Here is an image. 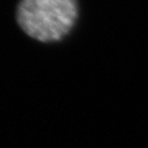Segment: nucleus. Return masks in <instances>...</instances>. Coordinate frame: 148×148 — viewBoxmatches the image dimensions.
<instances>
[{"mask_svg":"<svg viewBox=\"0 0 148 148\" xmlns=\"http://www.w3.org/2000/svg\"><path fill=\"white\" fill-rule=\"evenodd\" d=\"M78 16L77 0H20L16 20L29 36L40 42L62 40Z\"/></svg>","mask_w":148,"mask_h":148,"instance_id":"f257e3e1","label":"nucleus"}]
</instances>
